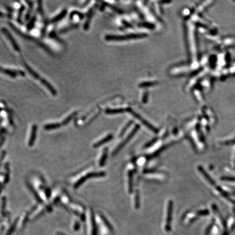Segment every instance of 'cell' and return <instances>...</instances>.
I'll use <instances>...</instances> for the list:
<instances>
[{"label": "cell", "instance_id": "ac0fdd59", "mask_svg": "<svg viewBox=\"0 0 235 235\" xmlns=\"http://www.w3.org/2000/svg\"><path fill=\"white\" fill-rule=\"evenodd\" d=\"M139 194L138 193V192H136L135 195V198H134V205H135V207L136 209H138L139 205H140V203H139Z\"/></svg>", "mask_w": 235, "mask_h": 235}, {"label": "cell", "instance_id": "9a60e30c", "mask_svg": "<svg viewBox=\"0 0 235 235\" xmlns=\"http://www.w3.org/2000/svg\"><path fill=\"white\" fill-rule=\"evenodd\" d=\"M61 123H49L45 125L44 126V128L45 130L50 131L53 130H56L57 128H59L61 127Z\"/></svg>", "mask_w": 235, "mask_h": 235}, {"label": "cell", "instance_id": "5bb4252c", "mask_svg": "<svg viewBox=\"0 0 235 235\" xmlns=\"http://www.w3.org/2000/svg\"><path fill=\"white\" fill-rule=\"evenodd\" d=\"M133 173L131 170L128 173V181H127V188L128 193H131L132 191V180H133Z\"/></svg>", "mask_w": 235, "mask_h": 235}, {"label": "cell", "instance_id": "5b68a950", "mask_svg": "<svg viewBox=\"0 0 235 235\" xmlns=\"http://www.w3.org/2000/svg\"><path fill=\"white\" fill-rule=\"evenodd\" d=\"M85 219L87 220V228L88 235H96V219L92 209H88L87 213H85Z\"/></svg>", "mask_w": 235, "mask_h": 235}, {"label": "cell", "instance_id": "7c38bea8", "mask_svg": "<svg viewBox=\"0 0 235 235\" xmlns=\"http://www.w3.org/2000/svg\"><path fill=\"white\" fill-rule=\"evenodd\" d=\"M112 137L113 136L112 135H105L104 137H102V138H100L99 140H97V141L95 142L94 143H93V147L95 148L100 147L101 146H102L103 144H104L105 143L108 142V141L111 140Z\"/></svg>", "mask_w": 235, "mask_h": 235}, {"label": "cell", "instance_id": "7a4b0ae2", "mask_svg": "<svg viewBox=\"0 0 235 235\" xmlns=\"http://www.w3.org/2000/svg\"><path fill=\"white\" fill-rule=\"evenodd\" d=\"M34 185H32L38 193L41 201L45 204H50L49 199L51 195V191L46 185L45 180L43 177L38 176L34 179Z\"/></svg>", "mask_w": 235, "mask_h": 235}, {"label": "cell", "instance_id": "9c48e42d", "mask_svg": "<svg viewBox=\"0 0 235 235\" xmlns=\"http://www.w3.org/2000/svg\"><path fill=\"white\" fill-rule=\"evenodd\" d=\"M0 72L5 74L9 76L13 77V78H15L16 77L19 76H24L25 75V72L23 71L5 69V68L1 67H0Z\"/></svg>", "mask_w": 235, "mask_h": 235}, {"label": "cell", "instance_id": "3957f363", "mask_svg": "<svg viewBox=\"0 0 235 235\" xmlns=\"http://www.w3.org/2000/svg\"><path fill=\"white\" fill-rule=\"evenodd\" d=\"M105 175V174L103 172H95V171H86L81 172L78 173L75 177L72 179V185L73 189H76L79 188V187L82 185L84 182L87 180L93 177H101Z\"/></svg>", "mask_w": 235, "mask_h": 235}, {"label": "cell", "instance_id": "4fadbf2b", "mask_svg": "<svg viewBox=\"0 0 235 235\" xmlns=\"http://www.w3.org/2000/svg\"><path fill=\"white\" fill-rule=\"evenodd\" d=\"M7 206V199L5 197H3L0 201V217L5 216V210Z\"/></svg>", "mask_w": 235, "mask_h": 235}, {"label": "cell", "instance_id": "ba28073f", "mask_svg": "<svg viewBox=\"0 0 235 235\" xmlns=\"http://www.w3.org/2000/svg\"><path fill=\"white\" fill-rule=\"evenodd\" d=\"M138 128V127H135L134 129H133V130L131 132H130L129 134H128L126 137L124 138V140H123L122 142H121L119 143V144L118 146H117L116 147V148L115 149V150L113 151V153H117L119 151L120 149L122 148L124 146H125L126 144L128 143V142L130 140V139H131L132 137L136 133V132L137 131Z\"/></svg>", "mask_w": 235, "mask_h": 235}, {"label": "cell", "instance_id": "e0dca14e", "mask_svg": "<svg viewBox=\"0 0 235 235\" xmlns=\"http://www.w3.org/2000/svg\"><path fill=\"white\" fill-rule=\"evenodd\" d=\"M67 10H63L61 13H59L58 16H55L54 18L52 19L51 20V23H57V21L61 20L63 18H64L65 16H66L67 14Z\"/></svg>", "mask_w": 235, "mask_h": 235}, {"label": "cell", "instance_id": "d6986e66", "mask_svg": "<svg viewBox=\"0 0 235 235\" xmlns=\"http://www.w3.org/2000/svg\"><path fill=\"white\" fill-rule=\"evenodd\" d=\"M5 155H6V152L5 151H1V153H0V167L2 164L3 161L5 158Z\"/></svg>", "mask_w": 235, "mask_h": 235}, {"label": "cell", "instance_id": "ffe728a7", "mask_svg": "<svg viewBox=\"0 0 235 235\" xmlns=\"http://www.w3.org/2000/svg\"><path fill=\"white\" fill-rule=\"evenodd\" d=\"M35 21H36V17H33V18H32L31 22H30L28 25H27V28L29 30H31V29L33 27L34 25V23H35Z\"/></svg>", "mask_w": 235, "mask_h": 235}, {"label": "cell", "instance_id": "6da1fadb", "mask_svg": "<svg viewBox=\"0 0 235 235\" xmlns=\"http://www.w3.org/2000/svg\"><path fill=\"white\" fill-rule=\"evenodd\" d=\"M60 202L65 208L79 216L81 218H85V211L83 206L74 201L64 191H62Z\"/></svg>", "mask_w": 235, "mask_h": 235}, {"label": "cell", "instance_id": "52a82bcc", "mask_svg": "<svg viewBox=\"0 0 235 235\" xmlns=\"http://www.w3.org/2000/svg\"><path fill=\"white\" fill-rule=\"evenodd\" d=\"M37 131L38 126L36 124H33L31 126L27 137V145L29 147H31L34 144L37 136Z\"/></svg>", "mask_w": 235, "mask_h": 235}, {"label": "cell", "instance_id": "30bf717a", "mask_svg": "<svg viewBox=\"0 0 235 235\" xmlns=\"http://www.w3.org/2000/svg\"><path fill=\"white\" fill-rule=\"evenodd\" d=\"M2 32L6 36L7 38L8 39V40L10 42L14 49L16 51H18V52L20 51V49L18 45V44L16 43V42L14 38H13V36H12V34L8 32V30L7 29H5V28H3L2 29Z\"/></svg>", "mask_w": 235, "mask_h": 235}, {"label": "cell", "instance_id": "44dd1931", "mask_svg": "<svg viewBox=\"0 0 235 235\" xmlns=\"http://www.w3.org/2000/svg\"><path fill=\"white\" fill-rule=\"evenodd\" d=\"M5 138L3 136H1L0 137V150L3 145V143H5Z\"/></svg>", "mask_w": 235, "mask_h": 235}, {"label": "cell", "instance_id": "8992f818", "mask_svg": "<svg viewBox=\"0 0 235 235\" xmlns=\"http://www.w3.org/2000/svg\"><path fill=\"white\" fill-rule=\"evenodd\" d=\"M173 202L169 200L167 204L166 210L165 212L163 229L166 233H169L171 229V222L173 213Z\"/></svg>", "mask_w": 235, "mask_h": 235}, {"label": "cell", "instance_id": "603a6c76", "mask_svg": "<svg viewBox=\"0 0 235 235\" xmlns=\"http://www.w3.org/2000/svg\"><path fill=\"white\" fill-rule=\"evenodd\" d=\"M2 131L3 129L2 128H0V136H1V134H2Z\"/></svg>", "mask_w": 235, "mask_h": 235}, {"label": "cell", "instance_id": "2e32d148", "mask_svg": "<svg viewBox=\"0 0 235 235\" xmlns=\"http://www.w3.org/2000/svg\"><path fill=\"white\" fill-rule=\"evenodd\" d=\"M76 112H73L72 113V114L68 115L67 117L65 118L64 120H63V121L61 123V125H65L68 124V123H70V121L75 117V115H76Z\"/></svg>", "mask_w": 235, "mask_h": 235}, {"label": "cell", "instance_id": "8fae6325", "mask_svg": "<svg viewBox=\"0 0 235 235\" xmlns=\"http://www.w3.org/2000/svg\"><path fill=\"white\" fill-rule=\"evenodd\" d=\"M107 156L108 149L107 148H105L101 152L99 157L98 158L97 164H98L99 166L100 167H102L104 166V164H105L106 162Z\"/></svg>", "mask_w": 235, "mask_h": 235}, {"label": "cell", "instance_id": "7402d4cb", "mask_svg": "<svg viewBox=\"0 0 235 235\" xmlns=\"http://www.w3.org/2000/svg\"><path fill=\"white\" fill-rule=\"evenodd\" d=\"M3 186H2V185H1V184H0V194H1V192H2V190L3 188Z\"/></svg>", "mask_w": 235, "mask_h": 235}, {"label": "cell", "instance_id": "277c9868", "mask_svg": "<svg viewBox=\"0 0 235 235\" xmlns=\"http://www.w3.org/2000/svg\"><path fill=\"white\" fill-rule=\"evenodd\" d=\"M23 65H24V67H25L26 69H27V70L28 71V72L30 74L31 76L34 77L35 79L40 81L41 84L44 85L47 89L49 90V92L51 93V94L53 95L54 96H56L57 94V92L56 89L47 80H46L43 77L40 76V75H39L37 72H36L34 70H33V69H32L31 67H30L27 63H26L25 62H23Z\"/></svg>", "mask_w": 235, "mask_h": 235}]
</instances>
